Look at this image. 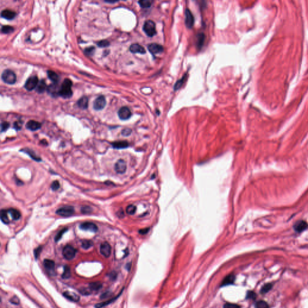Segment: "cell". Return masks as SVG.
<instances>
[{"label": "cell", "instance_id": "9a60e30c", "mask_svg": "<svg viewBox=\"0 0 308 308\" xmlns=\"http://www.w3.org/2000/svg\"><path fill=\"white\" fill-rule=\"evenodd\" d=\"M60 89V87H58L57 84L54 83L53 84H51L49 85L47 89V90H48V92L51 96L55 97V96L59 95Z\"/></svg>", "mask_w": 308, "mask_h": 308}, {"label": "cell", "instance_id": "d590c367", "mask_svg": "<svg viewBox=\"0 0 308 308\" xmlns=\"http://www.w3.org/2000/svg\"><path fill=\"white\" fill-rule=\"evenodd\" d=\"M92 246L93 243L90 240H83L81 243V247L84 249H88Z\"/></svg>", "mask_w": 308, "mask_h": 308}, {"label": "cell", "instance_id": "681fc988", "mask_svg": "<svg viewBox=\"0 0 308 308\" xmlns=\"http://www.w3.org/2000/svg\"><path fill=\"white\" fill-rule=\"evenodd\" d=\"M131 130L130 128H125V129L123 130L122 131V134L124 136H128L131 134Z\"/></svg>", "mask_w": 308, "mask_h": 308}, {"label": "cell", "instance_id": "db71d44e", "mask_svg": "<svg viewBox=\"0 0 308 308\" xmlns=\"http://www.w3.org/2000/svg\"><path fill=\"white\" fill-rule=\"evenodd\" d=\"M148 230H149V228L144 229H142V230H139V233L141 234H146L148 233Z\"/></svg>", "mask_w": 308, "mask_h": 308}, {"label": "cell", "instance_id": "30bf717a", "mask_svg": "<svg viewBox=\"0 0 308 308\" xmlns=\"http://www.w3.org/2000/svg\"><path fill=\"white\" fill-rule=\"evenodd\" d=\"M127 169L126 163L123 160H119L114 166L115 171L119 174L124 173Z\"/></svg>", "mask_w": 308, "mask_h": 308}, {"label": "cell", "instance_id": "44dd1931", "mask_svg": "<svg viewBox=\"0 0 308 308\" xmlns=\"http://www.w3.org/2000/svg\"><path fill=\"white\" fill-rule=\"evenodd\" d=\"M44 266L48 271H53L55 267V262L51 259H46L44 261Z\"/></svg>", "mask_w": 308, "mask_h": 308}, {"label": "cell", "instance_id": "c3c4849f", "mask_svg": "<svg viewBox=\"0 0 308 308\" xmlns=\"http://www.w3.org/2000/svg\"><path fill=\"white\" fill-rule=\"evenodd\" d=\"M22 126V122L21 121H17L14 123V128L16 130H20Z\"/></svg>", "mask_w": 308, "mask_h": 308}, {"label": "cell", "instance_id": "603a6c76", "mask_svg": "<svg viewBox=\"0 0 308 308\" xmlns=\"http://www.w3.org/2000/svg\"><path fill=\"white\" fill-rule=\"evenodd\" d=\"M88 98L87 97L84 96L78 100V102H77V104H78V106L80 108L82 109H86L88 107Z\"/></svg>", "mask_w": 308, "mask_h": 308}, {"label": "cell", "instance_id": "4dcf8cb0", "mask_svg": "<svg viewBox=\"0 0 308 308\" xmlns=\"http://www.w3.org/2000/svg\"><path fill=\"white\" fill-rule=\"evenodd\" d=\"M187 78V75H185L181 80H178L176 82V83L174 85V90L175 91H176V90H179V89H180L182 87V85L184 84V82L185 81V78Z\"/></svg>", "mask_w": 308, "mask_h": 308}, {"label": "cell", "instance_id": "e575fe53", "mask_svg": "<svg viewBox=\"0 0 308 308\" xmlns=\"http://www.w3.org/2000/svg\"><path fill=\"white\" fill-rule=\"evenodd\" d=\"M255 308H269V306L267 302L263 300H260L256 302L255 304Z\"/></svg>", "mask_w": 308, "mask_h": 308}, {"label": "cell", "instance_id": "f1b7e54d", "mask_svg": "<svg viewBox=\"0 0 308 308\" xmlns=\"http://www.w3.org/2000/svg\"><path fill=\"white\" fill-rule=\"evenodd\" d=\"M71 272L70 267L67 266H65L64 271L62 276V278L64 279H69L71 277Z\"/></svg>", "mask_w": 308, "mask_h": 308}, {"label": "cell", "instance_id": "d6986e66", "mask_svg": "<svg viewBox=\"0 0 308 308\" xmlns=\"http://www.w3.org/2000/svg\"><path fill=\"white\" fill-rule=\"evenodd\" d=\"M1 17L8 20H12L16 16V13L10 10H4L1 12Z\"/></svg>", "mask_w": 308, "mask_h": 308}, {"label": "cell", "instance_id": "7bdbcfd3", "mask_svg": "<svg viewBox=\"0 0 308 308\" xmlns=\"http://www.w3.org/2000/svg\"><path fill=\"white\" fill-rule=\"evenodd\" d=\"M80 293L83 295H90L91 294V290L89 288H82L80 289Z\"/></svg>", "mask_w": 308, "mask_h": 308}, {"label": "cell", "instance_id": "ba28073f", "mask_svg": "<svg viewBox=\"0 0 308 308\" xmlns=\"http://www.w3.org/2000/svg\"><path fill=\"white\" fill-rule=\"evenodd\" d=\"M132 115L131 110L126 107H123L119 109L118 112V116L119 118L123 121H126L130 119Z\"/></svg>", "mask_w": 308, "mask_h": 308}, {"label": "cell", "instance_id": "5bb4252c", "mask_svg": "<svg viewBox=\"0 0 308 308\" xmlns=\"http://www.w3.org/2000/svg\"><path fill=\"white\" fill-rule=\"evenodd\" d=\"M308 227L307 222L304 220H299L294 225V229L297 232H302L305 230Z\"/></svg>", "mask_w": 308, "mask_h": 308}, {"label": "cell", "instance_id": "836d02e7", "mask_svg": "<svg viewBox=\"0 0 308 308\" xmlns=\"http://www.w3.org/2000/svg\"><path fill=\"white\" fill-rule=\"evenodd\" d=\"M14 31V28L9 25H4L1 28V32L4 34H10Z\"/></svg>", "mask_w": 308, "mask_h": 308}, {"label": "cell", "instance_id": "b9f144b4", "mask_svg": "<svg viewBox=\"0 0 308 308\" xmlns=\"http://www.w3.org/2000/svg\"><path fill=\"white\" fill-rule=\"evenodd\" d=\"M51 189H52L53 191L57 190L60 188V182L57 180L54 181V182H53L52 184H51Z\"/></svg>", "mask_w": 308, "mask_h": 308}, {"label": "cell", "instance_id": "4fadbf2b", "mask_svg": "<svg viewBox=\"0 0 308 308\" xmlns=\"http://www.w3.org/2000/svg\"><path fill=\"white\" fill-rule=\"evenodd\" d=\"M148 50L149 51V52L153 55L161 53L163 52V51H164V48L163 47H162V46L158 44H155V43L149 44L148 46Z\"/></svg>", "mask_w": 308, "mask_h": 308}, {"label": "cell", "instance_id": "cb8c5ba5", "mask_svg": "<svg viewBox=\"0 0 308 308\" xmlns=\"http://www.w3.org/2000/svg\"><path fill=\"white\" fill-rule=\"evenodd\" d=\"M8 212L10 213V214L11 217H12V219L15 220H19L21 218V214L20 212L18 210H17L16 209L10 208V209H9V210L8 211Z\"/></svg>", "mask_w": 308, "mask_h": 308}, {"label": "cell", "instance_id": "5b68a950", "mask_svg": "<svg viewBox=\"0 0 308 308\" xmlns=\"http://www.w3.org/2000/svg\"><path fill=\"white\" fill-rule=\"evenodd\" d=\"M76 253V250L74 247L72 246L67 245L66 246L63 250V255L64 258L67 260H72L74 258Z\"/></svg>", "mask_w": 308, "mask_h": 308}, {"label": "cell", "instance_id": "ab89813d", "mask_svg": "<svg viewBox=\"0 0 308 308\" xmlns=\"http://www.w3.org/2000/svg\"><path fill=\"white\" fill-rule=\"evenodd\" d=\"M98 46L99 47H101V48H105V47H107L110 45V43L108 40H101L100 42H99L98 43Z\"/></svg>", "mask_w": 308, "mask_h": 308}, {"label": "cell", "instance_id": "8fae6325", "mask_svg": "<svg viewBox=\"0 0 308 308\" xmlns=\"http://www.w3.org/2000/svg\"><path fill=\"white\" fill-rule=\"evenodd\" d=\"M101 253L105 258H108L111 255L112 252V247L110 244L107 242L102 243L100 246Z\"/></svg>", "mask_w": 308, "mask_h": 308}, {"label": "cell", "instance_id": "2e32d148", "mask_svg": "<svg viewBox=\"0 0 308 308\" xmlns=\"http://www.w3.org/2000/svg\"><path fill=\"white\" fill-rule=\"evenodd\" d=\"M130 50L132 53L136 54V53H139L142 54H144L146 53V50L145 49L141 46L140 45L138 44H134L131 45L130 47Z\"/></svg>", "mask_w": 308, "mask_h": 308}, {"label": "cell", "instance_id": "f907efd6", "mask_svg": "<svg viewBox=\"0 0 308 308\" xmlns=\"http://www.w3.org/2000/svg\"><path fill=\"white\" fill-rule=\"evenodd\" d=\"M42 247H41V246H39V247H38L35 250V256L36 258H37L39 257V256L40 253V252H41V251H42Z\"/></svg>", "mask_w": 308, "mask_h": 308}, {"label": "cell", "instance_id": "7c38bea8", "mask_svg": "<svg viewBox=\"0 0 308 308\" xmlns=\"http://www.w3.org/2000/svg\"><path fill=\"white\" fill-rule=\"evenodd\" d=\"M80 228L83 230L90 231V232H96L98 231L97 226L92 222H84L80 225Z\"/></svg>", "mask_w": 308, "mask_h": 308}, {"label": "cell", "instance_id": "d6a6232c", "mask_svg": "<svg viewBox=\"0 0 308 308\" xmlns=\"http://www.w3.org/2000/svg\"><path fill=\"white\" fill-rule=\"evenodd\" d=\"M136 209H137V208H136V207L135 206V205H128V206L126 207V211L128 214L133 215V214H134L135 212H136Z\"/></svg>", "mask_w": 308, "mask_h": 308}, {"label": "cell", "instance_id": "1f68e13d", "mask_svg": "<svg viewBox=\"0 0 308 308\" xmlns=\"http://www.w3.org/2000/svg\"><path fill=\"white\" fill-rule=\"evenodd\" d=\"M153 1H150V0H143V1H139V4L142 8H149L152 6Z\"/></svg>", "mask_w": 308, "mask_h": 308}, {"label": "cell", "instance_id": "d4e9b609", "mask_svg": "<svg viewBox=\"0 0 308 308\" xmlns=\"http://www.w3.org/2000/svg\"><path fill=\"white\" fill-rule=\"evenodd\" d=\"M46 89V84L45 81L43 80L40 81L36 87V91L39 93H44Z\"/></svg>", "mask_w": 308, "mask_h": 308}, {"label": "cell", "instance_id": "f5cc1de1", "mask_svg": "<svg viewBox=\"0 0 308 308\" xmlns=\"http://www.w3.org/2000/svg\"><path fill=\"white\" fill-rule=\"evenodd\" d=\"M10 302L12 303V304H15V305H18L19 303V300L18 298L17 297H13L11 300H10Z\"/></svg>", "mask_w": 308, "mask_h": 308}, {"label": "cell", "instance_id": "8992f818", "mask_svg": "<svg viewBox=\"0 0 308 308\" xmlns=\"http://www.w3.org/2000/svg\"><path fill=\"white\" fill-rule=\"evenodd\" d=\"M39 83L38 78L37 76H31L25 82V84L24 85V87L28 91H31L34 89L36 88L37 85Z\"/></svg>", "mask_w": 308, "mask_h": 308}, {"label": "cell", "instance_id": "7402d4cb", "mask_svg": "<svg viewBox=\"0 0 308 308\" xmlns=\"http://www.w3.org/2000/svg\"><path fill=\"white\" fill-rule=\"evenodd\" d=\"M235 279V277L234 275H228L224 279L223 282L221 283V286H226V285H229L232 284H234Z\"/></svg>", "mask_w": 308, "mask_h": 308}, {"label": "cell", "instance_id": "ac0fdd59", "mask_svg": "<svg viewBox=\"0 0 308 308\" xmlns=\"http://www.w3.org/2000/svg\"><path fill=\"white\" fill-rule=\"evenodd\" d=\"M63 296L68 300L74 302H77L80 300V297L74 293L70 291H65L63 293Z\"/></svg>", "mask_w": 308, "mask_h": 308}, {"label": "cell", "instance_id": "e0dca14e", "mask_svg": "<svg viewBox=\"0 0 308 308\" xmlns=\"http://www.w3.org/2000/svg\"><path fill=\"white\" fill-rule=\"evenodd\" d=\"M26 128L33 131H36L41 128V123L35 121H30L27 123Z\"/></svg>", "mask_w": 308, "mask_h": 308}, {"label": "cell", "instance_id": "9c48e42d", "mask_svg": "<svg viewBox=\"0 0 308 308\" xmlns=\"http://www.w3.org/2000/svg\"><path fill=\"white\" fill-rule=\"evenodd\" d=\"M106 104L105 99L104 96H100L98 97L93 102V108L95 110L99 111L103 109Z\"/></svg>", "mask_w": 308, "mask_h": 308}, {"label": "cell", "instance_id": "f6af8a7d", "mask_svg": "<svg viewBox=\"0 0 308 308\" xmlns=\"http://www.w3.org/2000/svg\"><path fill=\"white\" fill-rule=\"evenodd\" d=\"M92 209L90 207H88V206H84V207H83L81 208V211L83 214L90 213L92 212Z\"/></svg>", "mask_w": 308, "mask_h": 308}, {"label": "cell", "instance_id": "60d3db41", "mask_svg": "<svg viewBox=\"0 0 308 308\" xmlns=\"http://www.w3.org/2000/svg\"><path fill=\"white\" fill-rule=\"evenodd\" d=\"M198 46H199V48H200V47L202 46V45H203V42H204L205 36H204L203 34V33L200 34V35H199V37H198Z\"/></svg>", "mask_w": 308, "mask_h": 308}, {"label": "cell", "instance_id": "ffe728a7", "mask_svg": "<svg viewBox=\"0 0 308 308\" xmlns=\"http://www.w3.org/2000/svg\"><path fill=\"white\" fill-rule=\"evenodd\" d=\"M112 145L113 148L114 149H121L128 148V146H129V144H128L126 141H118L112 143Z\"/></svg>", "mask_w": 308, "mask_h": 308}, {"label": "cell", "instance_id": "8d00e7d4", "mask_svg": "<svg viewBox=\"0 0 308 308\" xmlns=\"http://www.w3.org/2000/svg\"><path fill=\"white\" fill-rule=\"evenodd\" d=\"M119 296H117L116 297H114V298H112V299H110V300H108V301H107V302H103V303H99V304L96 305L95 306V307H96V308H101V307H104V306H107V305H109L110 303H112L113 302H114V301L116 300V298L118 297Z\"/></svg>", "mask_w": 308, "mask_h": 308}, {"label": "cell", "instance_id": "484cf974", "mask_svg": "<svg viewBox=\"0 0 308 308\" xmlns=\"http://www.w3.org/2000/svg\"><path fill=\"white\" fill-rule=\"evenodd\" d=\"M47 74L48 76V78L54 83H57V82L59 80V77H58V75L55 72L51 71H49L47 72Z\"/></svg>", "mask_w": 308, "mask_h": 308}, {"label": "cell", "instance_id": "f546056e", "mask_svg": "<svg viewBox=\"0 0 308 308\" xmlns=\"http://www.w3.org/2000/svg\"><path fill=\"white\" fill-rule=\"evenodd\" d=\"M1 219L4 224L9 223V219L7 216V211L5 209H2L1 211Z\"/></svg>", "mask_w": 308, "mask_h": 308}, {"label": "cell", "instance_id": "3957f363", "mask_svg": "<svg viewBox=\"0 0 308 308\" xmlns=\"http://www.w3.org/2000/svg\"><path fill=\"white\" fill-rule=\"evenodd\" d=\"M1 78L4 82L8 84H13L16 81V76L15 74L10 70H5L2 75Z\"/></svg>", "mask_w": 308, "mask_h": 308}, {"label": "cell", "instance_id": "74e56055", "mask_svg": "<svg viewBox=\"0 0 308 308\" xmlns=\"http://www.w3.org/2000/svg\"><path fill=\"white\" fill-rule=\"evenodd\" d=\"M67 230H68V229H67V228H65V229H63L62 230H61L60 231V232L57 234V235L55 236V241L56 242L60 240V239L62 238V237L63 235L64 234V233H65V232H66V231H67Z\"/></svg>", "mask_w": 308, "mask_h": 308}, {"label": "cell", "instance_id": "83f0119b", "mask_svg": "<svg viewBox=\"0 0 308 308\" xmlns=\"http://www.w3.org/2000/svg\"><path fill=\"white\" fill-rule=\"evenodd\" d=\"M102 287V284L98 282H93V283H91L89 284V288L90 289L91 291H97L99 290Z\"/></svg>", "mask_w": 308, "mask_h": 308}, {"label": "cell", "instance_id": "7a4b0ae2", "mask_svg": "<svg viewBox=\"0 0 308 308\" xmlns=\"http://www.w3.org/2000/svg\"><path fill=\"white\" fill-rule=\"evenodd\" d=\"M143 30L144 33L149 37H152L157 34L155 24L151 20H148L144 22L143 27Z\"/></svg>", "mask_w": 308, "mask_h": 308}, {"label": "cell", "instance_id": "6da1fadb", "mask_svg": "<svg viewBox=\"0 0 308 308\" xmlns=\"http://www.w3.org/2000/svg\"><path fill=\"white\" fill-rule=\"evenodd\" d=\"M72 85V81L69 79H65L60 87L59 95L64 98H71L72 95V91L71 89Z\"/></svg>", "mask_w": 308, "mask_h": 308}, {"label": "cell", "instance_id": "ee69618b", "mask_svg": "<svg viewBox=\"0 0 308 308\" xmlns=\"http://www.w3.org/2000/svg\"><path fill=\"white\" fill-rule=\"evenodd\" d=\"M95 48L94 47H90V48H87L85 49L84 52L87 55H92L93 54L94 52H95Z\"/></svg>", "mask_w": 308, "mask_h": 308}, {"label": "cell", "instance_id": "52a82bcc", "mask_svg": "<svg viewBox=\"0 0 308 308\" xmlns=\"http://www.w3.org/2000/svg\"><path fill=\"white\" fill-rule=\"evenodd\" d=\"M194 23V16L191 13V12L189 9L187 8L185 10V24L186 27L189 28H191L193 26Z\"/></svg>", "mask_w": 308, "mask_h": 308}, {"label": "cell", "instance_id": "f35d334b", "mask_svg": "<svg viewBox=\"0 0 308 308\" xmlns=\"http://www.w3.org/2000/svg\"><path fill=\"white\" fill-rule=\"evenodd\" d=\"M272 288V285L271 284H267L266 285H265L261 289V292L262 294H265V293H267V292H268Z\"/></svg>", "mask_w": 308, "mask_h": 308}, {"label": "cell", "instance_id": "4316f807", "mask_svg": "<svg viewBox=\"0 0 308 308\" xmlns=\"http://www.w3.org/2000/svg\"><path fill=\"white\" fill-rule=\"evenodd\" d=\"M23 151H24V152L27 153L28 155L31 158H32L33 160H36L37 161H41V158H40L39 157H37L36 155V153L34 152V151H33L32 150H31L30 149H28V148H26V149H24Z\"/></svg>", "mask_w": 308, "mask_h": 308}, {"label": "cell", "instance_id": "816d5d0a", "mask_svg": "<svg viewBox=\"0 0 308 308\" xmlns=\"http://www.w3.org/2000/svg\"><path fill=\"white\" fill-rule=\"evenodd\" d=\"M256 294L252 291H249L247 293V298H250V299H255L256 298Z\"/></svg>", "mask_w": 308, "mask_h": 308}, {"label": "cell", "instance_id": "7dc6e473", "mask_svg": "<svg viewBox=\"0 0 308 308\" xmlns=\"http://www.w3.org/2000/svg\"><path fill=\"white\" fill-rule=\"evenodd\" d=\"M9 123H8V122H4L1 123V132H3V131H6L8 127H9Z\"/></svg>", "mask_w": 308, "mask_h": 308}, {"label": "cell", "instance_id": "277c9868", "mask_svg": "<svg viewBox=\"0 0 308 308\" xmlns=\"http://www.w3.org/2000/svg\"><path fill=\"white\" fill-rule=\"evenodd\" d=\"M75 212L74 208L72 206H64L58 208L56 211V214L62 217H70L72 216Z\"/></svg>", "mask_w": 308, "mask_h": 308}, {"label": "cell", "instance_id": "bcb514c9", "mask_svg": "<svg viewBox=\"0 0 308 308\" xmlns=\"http://www.w3.org/2000/svg\"><path fill=\"white\" fill-rule=\"evenodd\" d=\"M224 308H241L240 306L237 304L234 303H226L223 306Z\"/></svg>", "mask_w": 308, "mask_h": 308}]
</instances>
